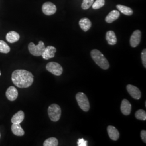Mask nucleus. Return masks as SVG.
<instances>
[{"instance_id": "nucleus-1", "label": "nucleus", "mask_w": 146, "mask_h": 146, "mask_svg": "<svg viewBox=\"0 0 146 146\" xmlns=\"http://www.w3.org/2000/svg\"><path fill=\"white\" fill-rule=\"evenodd\" d=\"M11 80L16 87L25 88L30 87L33 83L34 75L26 70L17 69L12 73Z\"/></svg>"}, {"instance_id": "nucleus-2", "label": "nucleus", "mask_w": 146, "mask_h": 146, "mask_svg": "<svg viewBox=\"0 0 146 146\" xmlns=\"http://www.w3.org/2000/svg\"><path fill=\"white\" fill-rule=\"evenodd\" d=\"M90 55L94 62L96 64H98L100 68L104 70H106L109 68L110 63L108 62V60L99 50H92L90 52Z\"/></svg>"}, {"instance_id": "nucleus-3", "label": "nucleus", "mask_w": 146, "mask_h": 146, "mask_svg": "<svg viewBox=\"0 0 146 146\" xmlns=\"http://www.w3.org/2000/svg\"><path fill=\"white\" fill-rule=\"evenodd\" d=\"M48 113L50 119L53 122H57L60 120L61 115V110L57 104H51L48 109Z\"/></svg>"}, {"instance_id": "nucleus-4", "label": "nucleus", "mask_w": 146, "mask_h": 146, "mask_svg": "<svg viewBox=\"0 0 146 146\" xmlns=\"http://www.w3.org/2000/svg\"><path fill=\"white\" fill-rule=\"evenodd\" d=\"M45 45L43 41H40L36 46L34 43L31 42L28 45V50L31 55L35 56H40L45 49Z\"/></svg>"}, {"instance_id": "nucleus-5", "label": "nucleus", "mask_w": 146, "mask_h": 146, "mask_svg": "<svg viewBox=\"0 0 146 146\" xmlns=\"http://www.w3.org/2000/svg\"><path fill=\"white\" fill-rule=\"evenodd\" d=\"M76 99L79 107L84 111H88L90 108L88 99L84 93L79 92L76 95Z\"/></svg>"}, {"instance_id": "nucleus-6", "label": "nucleus", "mask_w": 146, "mask_h": 146, "mask_svg": "<svg viewBox=\"0 0 146 146\" xmlns=\"http://www.w3.org/2000/svg\"><path fill=\"white\" fill-rule=\"evenodd\" d=\"M46 69L53 75L56 76H60L63 73L62 66L59 63L55 62L48 63L46 66Z\"/></svg>"}, {"instance_id": "nucleus-7", "label": "nucleus", "mask_w": 146, "mask_h": 146, "mask_svg": "<svg viewBox=\"0 0 146 146\" xmlns=\"http://www.w3.org/2000/svg\"><path fill=\"white\" fill-rule=\"evenodd\" d=\"M43 13L46 15H52L56 11V7L54 3L50 2H47L42 5Z\"/></svg>"}, {"instance_id": "nucleus-8", "label": "nucleus", "mask_w": 146, "mask_h": 146, "mask_svg": "<svg viewBox=\"0 0 146 146\" xmlns=\"http://www.w3.org/2000/svg\"><path fill=\"white\" fill-rule=\"evenodd\" d=\"M141 32L139 30H136L133 32L130 39V44L133 48L136 47L141 41Z\"/></svg>"}, {"instance_id": "nucleus-9", "label": "nucleus", "mask_w": 146, "mask_h": 146, "mask_svg": "<svg viewBox=\"0 0 146 146\" xmlns=\"http://www.w3.org/2000/svg\"><path fill=\"white\" fill-rule=\"evenodd\" d=\"M127 89L133 98L136 100H139L141 98V92L137 87L131 84H128L127 86Z\"/></svg>"}, {"instance_id": "nucleus-10", "label": "nucleus", "mask_w": 146, "mask_h": 146, "mask_svg": "<svg viewBox=\"0 0 146 146\" xmlns=\"http://www.w3.org/2000/svg\"><path fill=\"white\" fill-rule=\"evenodd\" d=\"M56 52V49L53 46H48L45 48L44 52L42 53V58L44 60H48L50 58H54L55 54Z\"/></svg>"}, {"instance_id": "nucleus-11", "label": "nucleus", "mask_w": 146, "mask_h": 146, "mask_svg": "<svg viewBox=\"0 0 146 146\" xmlns=\"http://www.w3.org/2000/svg\"><path fill=\"white\" fill-rule=\"evenodd\" d=\"M5 95L9 101H15L18 96V91L15 87L11 86L7 89L5 92Z\"/></svg>"}, {"instance_id": "nucleus-12", "label": "nucleus", "mask_w": 146, "mask_h": 146, "mask_svg": "<svg viewBox=\"0 0 146 146\" xmlns=\"http://www.w3.org/2000/svg\"><path fill=\"white\" fill-rule=\"evenodd\" d=\"M131 105L129 101L127 99H123L122 101L121 104V111L125 115H129L131 113Z\"/></svg>"}, {"instance_id": "nucleus-13", "label": "nucleus", "mask_w": 146, "mask_h": 146, "mask_svg": "<svg viewBox=\"0 0 146 146\" xmlns=\"http://www.w3.org/2000/svg\"><path fill=\"white\" fill-rule=\"evenodd\" d=\"M107 132L108 135L111 140L114 141H116L119 139L120 137V133L115 127L112 125H109L107 127Z\"/></svg>"}, {"instance_id": "nucleus-14", "label": "nucleus", "mask_w": 146, "mask_h": 146, "mask_svg": "<svg viewBox=\"0 0 146 146\" xmlns=\"http://www.w3.org/2000/svg\"><path fill=\"white\" fill-rule=\"evenodd\" d=\"M6 40L11 43L17 42L20 39V35L15 31L8 32L6 35Z\"/></svg>"}, {"instance_id": "nucleus-15", "label": "nucleus", "mask_w": 146, "mask_h": 146, "mask_svg": "<svg viewBox=\"0 0 146 146\" xmlns=\"http://www.w3.org/2000/svg\"><path fill=\"white\" fill-rule=\"evenodd\" d=\"M25 119V113L23 111L20 110L15 114L13 115L11 119V122L12 123L20 124Z\"/></svg>"}, {"instance_id": "nucleus-16", "label": "nucleus", "mask_w": 146, "mask_h": 146, "mask_svg": "<svg viewBox=\"0 0 146 146\" xmlns=\"http://www.w3.org/2000/svg\"><path fill=\"white\" fill-rule=\"evenodd\" d=\"M120 16V13L116 10H114L110 11L106 16L105 21L108 23H111L116 20Z\"/></svg>"}, {"instance_id": "nucleus-17", "label": "nucleus", "mask_w": 146, "mask_h": 146, "mask_svg": "<svg viewBox=\"0 0 146 146\" xmlns=\"http://www.w3.org/2000/svg\"><path fill=\"white\" fill-rule=\"evenodd\" d=\"M106 39L110 45H115L117 43V38L115 33L112 31H110L106 33Z\"/></svg>"}, {"instance_id": "nucleus-18", "label": "nucleus", "mask_w": 146, "mask_h": 146, "mask_svg": "<svg viewBox=\"0 0 146 146\" xmlns=\"http://www.w3.org/2000/svg\"><path fill=\"white\" fill-rule=\"evenodd\" d=\"M79 25L84 31H88L92 26V23L88 18H82L79 21Z\"/></svg>"}, {"instance_id": "nucleus-19", "label": "nucleus", "mask_w": 146, "mask_h": 146, "mask_svg": "<svg viewBox=\"0 0 146 146\" xmlns=\"http://www.w3.org/2000/svg\"><path fill=\"white\" fill-rule=\"evenodd\" d=\"M11 131L12 133L16 136H22L25 134V131L21 127L20 124L13 123L11 125Z\"/></svg>"}, {"instance_id": "nucleus-20", "label": "nucleus", "mask_w": 146, "mask_h": 146, "mask_svg": "<svg viewBox=\"0 0 146 146\" xmlns=\"http://www.w3.org/2000/svg\"><path fill=\"white\" fill-rule=\"evenodd\" d=\"M117 8L119 11H120L122 13L125 14V15L131 16L133 15V11L131 8L127 7L125 5H116Z\"/></svg>"}, {"instance_id": "nucleus-21", "label": "nucleus", "mask_w": 146, "mask_h": 146, "mask_svg": "<svg viewBox=\"0 0 146 146\" xmlns=\"http://www.w3.org/2000/svg\"><path fill=\"white\" fill-rule=\"evenodd\" d=\"M58 145V139L55 137H50L43 143L44 146H57Z\"/></svg>"}, {"instance_id": "nucleus-22", "label": "nucleus", "mask_w": 146, "mask_h": 146, "mask_svg": "<svg viewBox=\"0 0 146 146\" xmlns=\"http://www.w3.org/2000/svg\"><path fill=\"white\" fill-rule=\"evenodd\" d=\"M11 51L9 46L4 41L0 40V52L7 54Z\"/></svg>"}, {"instance_id": "nucleus-23", "label": "nucleus", "mask_w": 146, "mask_h": 146, "mask_svg": "<svg viewBox=\"0 0 146 146\" xmlns=\"http://www.w3.org/2000/svg\"><path fill=\"white\" fill-rule=\"evenodd\" d=\"M136 118L138 120L145 121L146 120V113L142 110H138L135 113Z\"/></svg>"}, {"instance_id": "nucleus-24", "label": "nucleus", "mask_w": 146, "mask_h": 146, "mask_svg": "<svg viewBox=\"0 0 146 146\" xmlns=\"http://www.w3.org/2000/svg\"><path fill=\"white\" fill-rule=\"evenodd\" d=\"M105 4V0H96L92 5V8L94 9H98L102 7Z\"/></svg>"}, {"instance_id": "nucleus-25", "label": "nucleus", "mask_w": 146, "mask_h": 146, "mask_svg": "<svg viewBox=\"0 0 146 146\" xmlns=\"http://www.w3.org/2000/svg\"><path fill=\"white\" fill-rule=\"evenodd\" d=\"M94 2V0H83L81 7L84 10L89 9Z\"/></svg>"}, {"instance_id": "nucleus-26", "label": "nucleus", "mask_w": 146, "mask_h": 146, "mask_svg": "<svg viewBox=\"0 0 146 146\" xmlns=\"http://www.w3.org/2000/svg\"><path fill=\"white\" fill-rule=\"evenodd\" d=\"M141 59L143 66L146 68V49H145L142 50L141 53Z\"/></svg>"}, {"instance_id": "nucleus-27", "label": "nucleus", "mask_w": 146, "mask_h": 146, "mask_svg": "<svg viewBox=\"0 0 146 146\" xmlns=\"http://www.w3.org/2000/svg\"><path fill=\"white\" fill-rule=\"evenodd\" d=\"M88 141L84 140V139H79L78 141V146H87L88 145Z\"/></svg>"}, {"instance_id": "nucleus-28", "label": "nucleus", "mask_w": 146, "mask_h": 146, "mask_svg": "<svg viewBox=\"0 0 146 146\" xmlns=\"http://www.w3.org/2000/svg\"><path fill=\"white\" fill-rule=\"evenodd\" d=\"M141 137L142 141L146 143V131L145 130L141 131Z\"/></svg>"}, {"instance_id": "nucleus-29", "label": "nucleus", "mask_w": 146, "mask_h": 146, "mask_svg": "<svg viewBox=\"0 0 146 146\" xmlns=\"http://www.w3.org/2000/svg\"><path fill=\"white\" fill-rule=\"evenodd\" d=\"M1 72H0V76H1Z\"/></svg>"}, {"instance_id": "nucleus-30", "label": "nucleus", "mask_w": 146, "mask_h": 146, "mask_svg": "<svg viewBox=\"0 0 146 146\" xmlns=\"http://www.w3.org/2000/svg\"><path fill=\"white\" fill-rule=\"evenodd\" d=\"M0 137H1V134H0Z\"/></svg>"}]
</instances>
